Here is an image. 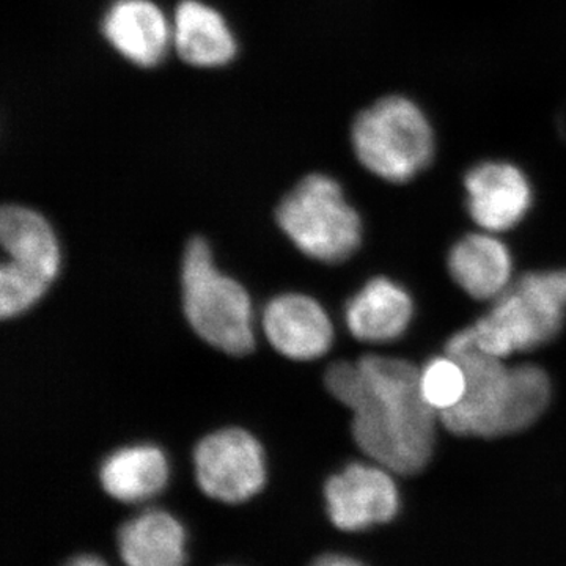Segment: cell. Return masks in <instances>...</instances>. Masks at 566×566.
I'll return each mask as SVG.
<instances>
[{
  "label": "cell",
  "mask_w": 566,
  "mask_h": 566,
  "mask_svg": "<svg viewBox=\"0 0 566 566\" xmlns=\"http://www.w3.org/2000/svg\"><path fill=\"white\" fill-rule=\"evenodd\" d=\"M420 370L403 359L365 356L327 368V390L353 412L356 444L374 463L415 475L433 455L438 412L420 394Z\"/></svg>",
  "instance_id": "6da1fadb"
},
{
  "label": "cell",
  "mask_w": 566,
  "mask_h": 566,
  "mask_svg": "<svg viewBox=\"0 0 566 566\" xmlns=\"http://www.w3.org/2000/svg\"><path fill=\"white\" fill-rule=\"evenodd\" d=\"M446 354L463 365L468 378L461 403L439 416L450 433L469 438L520 433L549 406L553 390L543 368L509 367L501 357L482 352L469 327L447 342Z\"/></svg>",
  "instance_id": "7a4b0ae2"
},
{
  "label": "cell",
  "mask_w": 566,
  "mask_h": 566,
  "mask_svg": "<svg viewBox=\"0 0 566 566\" xmlns=\"http://www.w3.org/2000/svg\"><path fill=\"white\" fill-rule=\"evenodd\" d=\"M357 161L381 180L403 185L433 163L436 133L422 107L409 96L386 95L354 118Z\"/></svg>",
  "instance_id": "3957f363"
},
{
  "label": "cell",
  "mask_w": 566,
  "mask_h": 566,
  "mask_svg": "<svg viewBox=\"0 0 566 566\" xmlns=\"http://www.w3.org/2000/svg\"><path fill=\"white\" fill-rule=\"evenodd\" d=\"M491 311L469 327L475 345L491 356L531 352L553 340L566 318V271L523 275Z\"/></svg>",
  "instance_id": "277c9868"
},
{
  "label": "cell",
  "mask_w": 566,
  "mask_h": 566,
  "mask_svg": "<svg viewBox=\"0 0 566 566\" xmlns=\"http://www.w3.org/2000/svg\"><path fill=\"white\" fill-rule=\"evenodd\" d=\"M181 286L186 318L202 340L233 356L252 352L251 297L240 283L216 268L202 238H193L186 248Z\"/></svg>",
  "instance_id": "5b68a950"
},
{
  "label": "cell",
  "mask_w": 566,
  "mask_h": 566,
  "mask_svg": "<svg viewBox=\"0 0 566 566\" xmlns=\"http://www.w3.org/2000/svg\"><path fill=\"white\" fill-rule=\"evenodd\" d=\"M277 222L305 255L323 263L348 260L363 241V221L334 178L312 174L282 200Z\"/></svg>",
  "instance_id": "8992f818"
},
{
  "label": "cell",
  "mask_w": 566,
  "mask_h": 566,
  "mask_svg": "<svg viewBox=\"0 0 566 566\" xmlns=\"http://www.w3.org/2000/svg\"><path fill=\"white\" fill-rule=\"evenodd\" d=\"M193 468L203 493L226 504L249 501L266 482L262 446L241 428H223L203 438L193 450Z\"/></svg>",
  "instance_id": "52a82bcc"
},
{
  "label": "cell",
  "mask_w": 566,
  "mask_h": 566,
  "mask_svg": "<svg viewBox=\"0 0 566 566\" xmlns=\"http://www.w3.org/2000/svg\"><path fill=\"white\" fill-rule=\"evenodd\" d=\"M392 474L376 463H353L331 476L324 495L334 526L357 532L394 520L400 509V494Z\"/></svg>",
  "instance_id": "ba28073f"
},
{
  "label": "cell",
  "mask_w": 566,
  "mask_h": 566,
  "mask_svg": "<svg viewBox=\"0 0 566 566\" xmlns=\"http://www.w3.org/2000/svg\"><path fill=\"white\" fill-rule=\"evenodd\" d=\"M464 188L469 214L488 233L513 229L531 210L532 186L515 164H479L465 175Z\"/></svg>",
  "instance_id": "9c48e42d"
},
{
  "label": "cell",
  "mask_w": 566,
  "mask_h": 566,
  "mask_svg": "<svg viewBox=\"0 0 566 566\" xmlns=\"http://www.w3.org/2000/svg\"><path fill=\"white\" fill-rule=\"evenodd\" d=\"M263 329L275 352L289 359L322 357L334 340V326L326 311L300 293L275 296L264 307Z\"/></svg>",
  "instance_id": "30bf717a"
},
{
  "label": "cell",
  "mask_w": 566,
  "mask_h": 566,
  "mask_svg": "<svg viewBox=\"0 0 566 566\" xmlns=\"http://www.w3.org/2000/svg\"><path fill=\"white\" fill-rule=\"evenodd\" d=\"M103 33L123 57L147 69L163 61L172 40L169 22L150 0H115Z\"/></svg>",
  "instance_id": "8fae6325"
},
{
  "label": "cell",
  "mask_w": 566,
  "mask_h": 566,
  "mask_svg": "<svg viewBox=\"0 0 566 566\" xmlns=\"http://www.w3.org/2000/svg\"><path fill=\"white\" fill-rule=\"evenodd\" d=\"M415 314L411 296L389 279H374L346 305L349 333L367 344H387L405 334Z\"/></svg>",
  "instance_id": "7c38bea8"
},
{
  "label": "cell",
  "mask_w": 566,
  "mask_h": 566,
  "mask_svg": "<svg viewBox=\"0 0 566 566\" xmlns=\"http://www.w3.org/2000/svg\"><path fill=\"white\" fill-rule=\"evenodd\" d=\"M449 271L469 296L495 300L512 285V255L493 234L472 233L453 245Z\"/></svg>",
  "instance_id": "4fadbf2b"
},
{
  "label": "cell",
  "mask_w": 566,
  "mask_h": 566,
  "mask_svg": "<svg viewBox=\"0 0 566 566\" xmlns=\"http://www.w3.org/2000/svg\"><path fill=\"white\" fill-rule=\"evenodd\" d=\"M0 243L9 262L52 282L61 270V248L50 222L31 208L7 205L0 212Z\"/></svg>",
  "instance_id": "5bb4252c"
},
{
  "label": "cell",
  "mask_w": 566,
  "mask_h": 566,
  "mask_svg": "<svg viewBox=\"0 0 566 566\" xmlns=\"http://www.w3.org/2000/svg\"><path fill=\"white\" fill-rule=\"evenodd\" d=\"M172 40L186 63L222 66L237 54V41L222 14L199 0H182L175 11Z\"/></svg>",
  "instance_id": "9a60e30c"
},
{
  "label": "cell",
  "mask_w": 566,
  "mask_h": 566,
  "mask_svg": "<svg viewBox=\"0 0 566 566\" xmlns=\"http://www.w3.org/2000/svg\"><path fill=\"white\" fill-rule=\"evenodd\" d=\"M104 491L115 501L139 504L161 493L169 482V461L158 447L139 444L115 450L99 469Z\"/></svg>",
  "instance_id": "2e32d148"
},
{
  "label": "cell",
  "mask_w": 566,
  "mask_h": 566,
  "mask_svg": "<svg viewBox=\"0 0 566 566\" xmlns=\"http://www.w3.org/2000/svg\"><path fill=\"white\" fill-rule=\"evenodd\" d=\"M118 549L126 566H185V527L164 510H147L123 524Z\"/></svg>",
  "instance_id": "e0dca14e"
},
{
  "label": "cell",
  "mask_w": 566,
  "mask_h": 566,
  "mask_svg": "<svg viewBox=\"0 0 566 566\" xmlns=\"http://www.w3.org/2000/svg\"><path fill=\"white\" fill-rule=\"evenodd\" d=\"M419 382L424 403L438 412V416L460 405L468 390L463 365L449 354L434 357L424 364L420 370Z\"/></svg>",
  "instance_id": "ac0fdd59"
},
{
  "label": "cell",
  "mask_w": 566,
  "mask_h": 566,
  "mask_svg": "<svg viewBox=\"0 0 566 566\" xmlns=\"http://www.w3.org/2000/svg\"><path fill=\"white\" fill-rule=\"evenodd\" d=\"M51 283L29 273L17 264L6 262L0 268V315L13 318L29 311L48 292Z\"/></svg>",
  "instance_id": "d6986e66"
},
{
  "label": "cell",
  "mask_w": 566,
  "mask_h": 566,
  "mask_svg": "<svg viewBox=\"0 0 566 566\" xmlns=\"http://www.w3.org/2000/svg\"><path fill=\"white\" fill-rule=\"evenodd\" d=\"M312 566H365L352 557L340 556V554H329V556L319 557Z\"/></svg>",
  "instance_id": "ffe728a7"
},
{
  "label": "cell",
  "mask_w": 566,
  "mask_h": 566,
  "mask_svg": "<svg viewBox=\"0 0 566 566\" xmlns=\"http://www.w3.org/2000/svg\"><path fill=\"white\" fill-rule=\"evenodd\" d=\"M63 566H107L104 564L102 558L96 556H77L71 558L70 562H66Z\"/></svg>",
  "instance_id": "44dd1931"
}]
</instances>
